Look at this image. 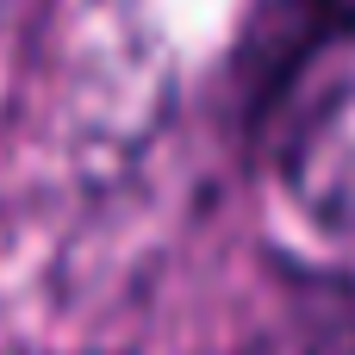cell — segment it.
<instances>
[{
  "label": "cell",
  "instance_id": "cell-1",
  "mask_svg": "<svg viewBox=\"0 0 355 355\" xmlns=\"http://www.w3.org/2000/svg\"><path fill=\"white\" fill-rule=\"evenodd\" d=\"M243 125L287 200L355 243V0H275L243 37Z\"/></svg>",
  "mask_w": 355,
  "mask_h": 355
}]
</instances>
